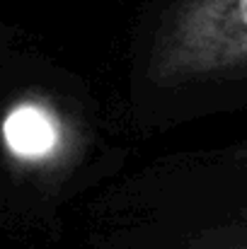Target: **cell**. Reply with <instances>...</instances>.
I'll use <instances>...</instances> for the list:
<instances>
[{
    "instance_id": "6da1fadb",
    "label": "cell",
    "mask_w": 247,
    "mask_h": 249,
    "mask_svg": "<svg viewBox=\"0 0 247 249\" xmlns=\"http://www.w3.org/2000/svg\"><path fill=\"white\" fill-rule=\"evenodd\" d=\"M247 73V0H179L148 61L160 87Z\"/></svg>"
},
{
    "instance_id": "7a4b0ae2",
    "label": "cell",
    "mask_w": 247,
    "mask_h": 249,
    "mask_svg": "<svg viewBox=\"0 0 247 249\" xmlns=\"http://www.w3.org/2000/svg\"><path fill=\"white\" fill-rule=\"evenodd\" d=\"M5 145L15 158L41 160L49 158L61 141V128L56 119L39 104H19L2 121Z\"/></svg>"
},
{
    "instance_id": "3957f363",
    "label": "cell",
    "mask_w": 247,
    "mask_h": 249,
    "mask_svg": "<svg viewBox=\"0 0 247 249\" xmlns=\"http://www.w3.org/2000/svg\"><path fill=\"white\" fill-rule=\"evenodd\" d=\"M235 158H238V162H240V165L247 167V141L238 148V150H235Z\"/></svg>"
},
{
    "instance_id": "277c9868",
    "label": "cell",
    "mask_w": 247,
    "mask_h": 249,
    "mask_svg": "<svg viewBox=\"0 0 247 249\" xmlns=\"http://www.w3.org/2000/svg\"><path fill=\"white\" fill-rule=\"evenodd\" d=\"M235 249H247V237H245V240H243V242H240V245H238Z\"/></svg>"
}]
</instances>
